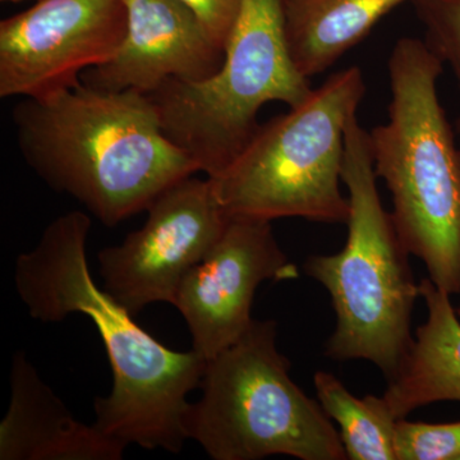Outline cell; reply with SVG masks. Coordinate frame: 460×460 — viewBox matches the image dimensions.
Returning <instances> with one entry per match:
<instances>
[{
  "instance_id": "obj_1",
  "label": "cell",
  "mask_w": 460,
  "mask_h": 460,
  "mask_svg": "<svg viewBox=\"0 0 460 460\" xmlns=\"http://www.w3.org/2000/svg\"><path fill=\"white\" fill-rule=\"evenodd\" d=\"M83 211L57 217L14 265V284L30 316L60 323L83 314L98 328L113 372V389L96 398L95 422L102 434L129 447L178 454L189 440L187 395L201 384L206 359L196 350L177 352L141 328L133 314L91 275Z\"/></svg>"
},
{
  "instance_id": "obj_2",
  "label": "cell",
  "mask_w": 460,
  "mask_h": 460,
  "mask_svg": "<svg viewBox=\"0 0 460 460\" xmlns=\"http://www.w3.org/2000/svg\"><path fill=\"white\" fill-rule=\"evenodd\" d=\"M18 147L51 190L107 226L146 211L199 166L162 128L147 93L77 86L25 98L12 113Z\"/></svg>"
},
{
  "instance_id": "obj_3",
  "label": "cell",
  "mask_w": 460,
  "mask_h": 460,
  "mask_svg": "<svg viewBox=\"0 0 460 460\" xmlns=\"http://www.w3.org/2000/svg\"><path fill=\"white\" fill-rule=\"evenodd\" d=\"M389 119L368 131L377 178L411 255L447 295H460V148L438 93L444 63L420 39L395 42Z\"/></svg>"
},
{
  "instance_id": "obj_4",
  "label": "cell",
  "mask_w": 460,
  "mask_h": 460,
  "mask_svg": "<svg viewBox=\"0 0 460 460\" xmlns=\"http://www.w3.org/2000/svg\"><path fill=\"white\" fill-rule=\"evenodd\" d=\"M377 180L368 131L354 114L345 128L341 168L349 193L347 242L334 255L308 257L305 271L328 290L337 316L325 356L366 359L390 380L413 343L411 314L420 295L411 253L381 204Z\"/></svg>"
},
{
  "instance_id": "obj_5",
  "label": "cell",
  "mask_w": 460,
  "mask_h": 460,
  "mask_svg": "<svg viewBox=\"0 0 460 460\" xmlns=\"http://www.w3.org/2000/svg\"><path fill=\"white\" fill-rule=\"evenodd\" d=\"M365 93L361 69L349 66L288 113L260 124L237 159L208 178L226 215L347 224L349 199L341 190L345 128Z\"/></svg>"
},
{
  "instance_id": "obj_6",
  "label": "cell",
  "mask_w": 460,
  "mask_h": 460,
  "mask_svg": "<svg viewBox=\"0 0 460 460\" xmlns=\"http://www.w3.org/2000/svg\"><path fill=\"white\" fill-rule=\"evenodd\" d=\"M277 335L274 320H253L243 337L206 361L201 398L184 419L187 438L214 460L347 459L319 401L290 377Z\"/></svg>"
},
{
  "instance_id": "obj_7",
  "label": "cell",
  "mask_w": 460,
  "mask_h": 460,
  "mask_svg": "<svg viewBox=\"0 0 460 460\" xmlns=\"http://www.w3.org/2000/svg\"><path fill=\"white\" fill-rule=\"evenodd\" d=\"M311 91L288 49L281 0H242L219 71L193 83L168 81L147 95L166 137L214 178L252 140L263 105L296 107Z\"/></svg>"
},
{
  "instance_id": "obj_8",
  "label": "cell",
  "mask_w": 460,
  "mask_h": 460,
  "mask_svg": "<svg viewBox=\"0 0 460 460\" xmlns=\"http://www.w3.org/2000/svg\"><path fill=\"white\" fill-rule=\"evenodd\" d=\"M146 211L140 229L99 253L104 289L133 316L148 305L174 304L181 281L230 219L208 178L195 175L172 184Z\"/></svg>"
},
{
  "instance_id": "obj_9",
  "label": "cell",
  "mask_w": 460,
  "mask_h": 460,
  "mask_svg": "<svg viewBox=\"0 0 460 460\" xmlns=\"http://www.w3.org/2000/svg\"><path fill=\"white\" fill-rule=\"evenodd\" d=\"M123 0H38L0 22V98H42L81 84L119 49Z\"/></svg>"
},
{
  "instance_id": "obj_10",
  "label": "cell",
  "mask_w": 460,
  "mask_h": 460,
  "mask_svg": "<svg viewBox=\"0 0 460 460\" xmlns=\"http://www.w3.org/2000/svg\"><path fill=\"white\" fill-rule=\"evenodd\" d=\"M298 277L271 222L230 217L208 255L181 281L172 305L189 326L192 349L208 361L251 328L257 288Z\"/></svg>"
},
{
  "instance_id": "obj_11",
  "label": "cell",
  "mask_w": 460,
  "mask_h": 460,
  "mask_svg": "<svg viewBox=\"0 0 460 460\" xmlns=\"http://www.w3.org/2000/svg\"><path fill=\"white\" fill-rule=\"evenodd\" d=\"M128 27L122 45L81 81L95 89L151 93L171 80L202 81L219 71L226 50L180 0H123Z\"/></svg>"
},
{
  "instance_id": "obj_12",
  "label": "cell",
  "mask_w": 460,
  "mask_h": 460,
  "mask_svg": "<svg viewBox=\"0 0 460 460\" xmlns=\"http://www.w3.org/2000/svg\"><path fill=\"white\" fill-rule=\"evenodd\" d=\"M126 447L75 420L23 352L14 353L0 460H119Z\"/></svg>"
},
{
  "instance_id": "obj_13",
  "label": "cell",
  "mask_w": 460,
  "mask_h": 460,
  "mask_svg": "<svg viewBox=\"0 0 460 460\" xmlns=\"http://www.w3.org/2000/svg\"><path fill=\"white\" fill-rule=\"evenodd\" d=\"M428 319L416 332L384 402L396 420L438 402H460V319L450 295L429 278L420 281Z\"/></svg>"
},
{
  "instance_id": "obj_14",
  "label": "cell",
  "mask_w": 460,
  "mask_h": 460,
  "mask_svg": "<svg viewBox=\"0 0 460 460\" xmlns=\"http://www.w3.org/2000/svg\"><path fill=\"white\" fill-rule=\"evenodd\" d=\"M407 0H281L288 49L305 77L323 74Z\"/></svg>"
},
{
  "instance_id": "obj_15",
  "label": "cell",
  "mask_w": 460,
  "mask_h": 460,
  "mask_svg": "<svg viewBox=\"0 0 460 460\" xmlns=\"http://www.w3.org/2000/svg\"><path fill=\"white\" fill-rule=\"evenodd\" d=\"M314 385L323 411L338 423L347 459L396 460L398 420L383 396L357 398L334 375L317 371Z\"/></svg>"
},
{
  "instance_id": "obj_16",
  "label": "cell",
  "mask_w": 460,
  "mask_h": 460,
  "mask_svg": "<svg viewBox=\"0 0 460 460\" xmlns=\"http://www.w3.org/2000/svg\"><path fill=\"white\" fill-rule=\"evenodd\" d=\"M420 25L423 41L441 62L452 68L460 91V0H411ZM460 141V114L456 124Z\"/></svg>"
},
{
  "instance_id": "obj_17",
  "label": "cell",
  "mask_w": 460,
  "mask_h": 460,
  "mask_svg": "<svg viewBox=\"0 0 460 460\" xmlns=\"http://www.w3.org/2000/svg\"><path fill=\"white\" fill-rule=\"evenodd\" d=\"M396 460H460V420L447 423L398 420Z\"/></svg>"
},
{
  "instance_id": "obj_18",
  "label": "cell",
  "mask_w": 460,
  "mask_h": 460,
  "mask_svg": "<svg viewBox=\"0 0 460 460\" xmlns=\"http://www.w3.org/2000/svg\"><path fill=\"white\" fill-rule=\"evenodd\" d=\"M195 14L208 35L226 50L237 23L242 0H180Z\"/></svg>"
},
{
  "instance_id": "obj_19",
  "label": "cell",
  "mask_w": 460,
  "mask_h": 460,
  "mask_svg": "<svg viewBox=\"0 0 460 460\" xmlns=\"http://www.w3.org/2000/svg\"><path fill=\"white\" fill-rule=\"evenodd\" d=\"M2 2L20 3V2H23V0H2Z\"/></svg>"
},
{
  "instance_id": "obj_20",
  "label": "cell",
  "mask_w": 460,
  "mask_h": 460,
  "mask_svg": "<svg viewBox=\"0 0 460 460\" xmlns=\"http://www.w3.org/2000/svg\"><path fill=\"white\" fill-rule=\"evenodd\" d=\"M456 314H458L460 319V305H458V308H456Z\"/></svg>"
}]
</instances>
